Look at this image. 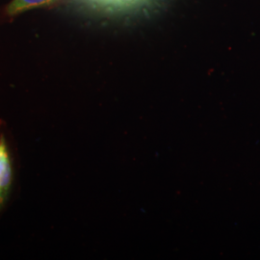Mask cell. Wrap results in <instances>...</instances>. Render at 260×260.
I'll return each mask as SVG.
<instances>
[{"label":"cell","instance_id":"7a4b0ae2","mask_svg":"<svg viewBox=\"0 0 260 260\" xmlns=\"http://www.w3.org/2000/svg\"><path fill=\"white\" fill-rule=\"evenodd\" d=\"M60 0H12L6 8V14L9 17L18 16L29 10L52 6Z\"/></svg>","mask_w":260,"mask_h":260},{"label":"cell","instance_id":"6da1fadb","mask_svg":"<svg viewBox=\"0 0 260 260\" xmlns=\"http://www.w3.org/2000/svg\"><path fill=\"white\" fill-rule=\"evenodd\" d=\"M14 181V165L9 144L5 136L0 134V211L9 200Z\"/></svg>","mask_w":260,"mask_h":260}]
</instances>
